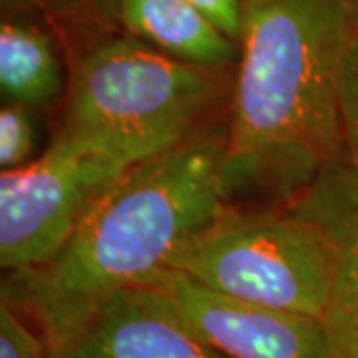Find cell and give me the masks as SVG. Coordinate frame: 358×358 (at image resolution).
<instances>
[{"instance_id":"1","label":"cell","mask_w":358,"mask_h":358,"mask_svg":"<svg viewBox=\"0 0 358 358\" xmlns=\"http://www.w3.org/2000/svg\"><path fill=\"white\" fill-rule=\"evenodd\" d=\"M357 20V0H243L225 199L299 197L336 159L338 72Z\"/></svg>"},{"instance_id":"2","label":"cell","mask_w":358,"mask_h":358,"mask_svg":"<svg viewBox=\"0 0 358 358\" xmlns=\"http://www.w3.org/2000/svg\"><path fill=\"white\" fill-rule=\"evenodd\" d=\"M225 141L185 138L128 171L60 253L30 271L24 301L46 345L120 291L152 285L183 241L225 213Z\"/></svg>"},{"instance_id":"3","label":"cell","mask_w":358,"mask_h":358,"mask_svg":"<svg viewBox=\"0 0 358 358\" xmlns=\"http://www.w3.org/2000/svg\"><path fill=\"white\" fill-rule=\"evenodd\" d=\"M185 138L169 131H62L38 159L2 171V267L30 273L46 265L128 171Z\"/></svg>"},{"instance_id":"4","label":"cell","mask_w":358,"mask_h":358,"mask_svg":"<svg viewBox=\"0 0 358 358\" xmlns=\"http://www.w3.org/2000/svg\"><path fill=\"white\" fill-rule=\"evenodd\" d=\"M167 268L211 291L322 319L333 291V255L308 219L221 215L179 245Z\"/></svg>"},{"instance_id":"5","label":"cell","mask_w":358,"mask_h":358,"mask_svg":"<svg viewBox=\"0 0 358 358\" xmlns=\"http://www.w3.org/2000/svg\"><path fill=\"white\" fill-rule=\"evenodd\" d=\"M209 68L138 38L103 42L78 64L62 131H169L187 136L217 94Z\"/></svg>"},{"instance_id":"6","label":"cell","mask_w":358,"mask_h":358,"mask_svg":"<svg viewBox=\"0 0 358 358\" xmlns=\"http://www.w3.org/2000/svg\"><path fill=\"white\" fill-rule=\"evenodd\" d=\"M152 287L169 296L181 317L229 358H333L322 319L263 307L211 291L173 268Z\"/></svg>"},{"instance_id":"7","label":"cell","mask_w":358,"mask_h":358,"mask_svg":"<svg viewBox=\"0 0 358 358\" xmlns=\"http://www.w3.org/2000/svg\"><path fill=\"white\" fill-rule=\"evenodd\" d=\"M46 346L50 358H229L152 285L115 293Z\"/></svg>"},{"instance_id":"8","label":"cell","mask_w":358,"mask_h":358,"mask_svg":"<svg viewBox=\"0 0 358 358\" xmlns=\"http://www.w3.org/2000/svg\"><path fill=\"white\" fill-rule=\"evenodd\" d=\"M291 207L322 233L333 291L322 317L333 358H358V167L333 159Z\"/></svg>"},{"instance_id":"9","label":"cell","mask_w":358,"mask_h":358,"mask_svg":"<svg viewBox=\"0 0 358 358\" xmlns=\"http://www.w3.org/2000/svg\"><path fill=\"white\" fill-rule=\"evenodd\" d=\"M114 6L134 38L181 62L213 70L241 54L235 40L185 0H114Z\"/></svg>"},{"instance_id":"10","label":"cell","mask_w":358,"mask_h":358,"mask_svg":"<svg viewBox=\"0 0 358 358\" xmlns=\"http://www.w3.org/2000/svg\"><path fill=\"white\" fill-rule=\"evenodd\" d=\"M64 88L62 68L52 40L30 24L0 26V90L6 103L40 108Z\"/></svg>"},{"instance_id":"11","label":"cell","mask_w":358,"mask_h":358,"mask_svg":"<svg viewBox=\"0 0 358 358\" xmlns=\"http://www.w3.org/2000/svg\"><path fill=\"white\" fill-rule=\"evenodd\" d=\"M20 103H4L0 112V166L2 171L30 164L36 148V122Z\"/></svg>"},{"instance_id":"12","label":"cell","mask_w":358,"mask_h":358,"mask_svg":"<svg viewBox=\"0 0 358 358\" xmlns=\"http://www.w3.org/2000/svg\"><path fill=\"white\" fill-rule=\"evenodd\" d=\"M338 110L343 136L352 155H358V20L346 42L338 72Z\"/></svg>"},{"instance_id":"13","label":"cell","mask_w":358,"mask_h":358,"mask_svg":"<svg viewBox=\"0 0 358 358\" xmlns=\"http://www.w3.org/2000/svg\"><path fill=\"white\" fill-rule=\"evenodd\" d=\"M0 358H50L44 338H38L4 301L0 307Z\"/></svg>"},{"instance_id":"14","label":"cell","mask_w":358,"mask_h":358,"mask_svg":"<svg viewBox=\"0 0 358 358\" xmlns=\"http://www.w3.org/2000/svg\"><path fill=\"white\" fill-rule=\"evenodd\" d=\"M235 42L243 30V0H185Z\"/></svg>"},{"instance_id":"15","label":"cell","mask_w":358,"mask_h":358,"mask_svg":"<svg viewBox=\"0 0 358 358\" xmlns=\"http://www.w3.org/2000/svg\"><path fill=\"white\" fill-rule=\"evenodd\" d=\"M28 2H38V0H2L4 6H8V4H28Z\"/></svg>"},{"instance_id":"16","label":"cell","mask_w":358,"mask_h":358,"mask_svg":"<svg viewBox=\"0 0 358 358\" xmlns=\"http://www.w3.org/2000/svg\"><path fill=\"white\" fill-rule=\"evenodd\" d=\"M355 164H357V167H358V155H355Z\"/></svg>"}]
</instances>
